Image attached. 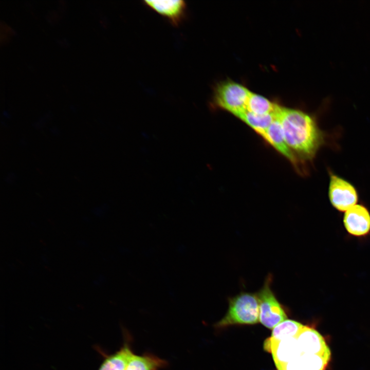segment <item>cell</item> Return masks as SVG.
Returning <instances> with one entry per match:
<instances>
[{"label":"cell","mask_w":370,"mask_h":370,"mask_svg":"<svg viewBox=\"0 0 370 370\" xmlns=\"http://www.w3.org/2000/svg\"><path fill=\"white\" fill-rule=\"evenodd\" d=\"M285 140L300 164L302 174L319 150L328 143L329 135L319 126L316 119L303 111L282 106L278 115Z\"/></svg>","instance_id":"obj_1"},{"label":"cell","mask_w":370,"mask_h":370,"mask_svg":"<svg viewBox=\"0 0 370 370\" xmlns=\"http://www.w3.org/2000/svg\"><path fill=\"white\" fill-rule=\"evenodd\" d=\"M226 315L216 324L218 327L235 324H254L260 322L257 293L241 292L228 299Z\"/></svg>","instance_id":"obj_2"},{"label":"cell","mask_w":370,"mask_h":370,"mask_svg":"<svg viewBox=\"0 0 370 370\" xmlns=\"http://www.w3.org/2000/svg\"><path fill=\"white\" fill-rule=\"evenodd\" d=\"M251 92L243 85L228 81L217 84L214 90L212 104L226 110L237 118L247 111Z\"/></svg>","instance_id":"obj_3"},{"label":"cell","mask_w":370,"mask_h":370,"mask_svg":"<svg viewBox=\"0 0 370 370\" xmlns=\"http://www.w3.org/2000/svg\"><path fill=\"white\" fill-rule=\"evenodd\" d=\"M272 275L269 274L262 288L257 293L259 303L260 322L265 327L273 329L287 320L284 309L271 288Z\"/></svg>","instance_id":"obj_4"},{"label":"cell","mask_w":370,"mask_h":370,"mask_svg":"<svg viewBox=\"0 0 370 370\" xmlns=\"http://www.w3.org/2000/svg\"><path fill=\"white\" fill-rule=\"evenodd\" d=\"M328 197L337 210L345 212L357 205L359 195L357 189L349 181L329 171Z\"/></svg>","instance_id":"obj_5"},{"label":"cell","mask_w":370,"mask_h":370,"mask_svg":"<svg viewBox=\"0 0 370 370\" xmlns=\"http://www.w3.org/2000/svg\"><path fill=\"white\" fill-rule=\"evenodd\" d=\"M343 224L347 232L356 237L370 233V212L362 204H357L345 212Z\"/></svg>","instance_id":"obj_6"},{"label":"cell","mask_w":370,"mask_h":370,"mask_svg":"<svg viewBox=\"0 0 370 370\" xmlns=\"http://www.w3.org/2000/svg\"><path fill=\"white\" fill-rule=\"evenodd\" d=\"M264 348L272 354L275 365L287 363L302 354L295 338L279 342H274L268 338L264 342Z\"/></svg>","instance_id":"obj_7"},{"label":"cell","mask_w":370,"mask_h":370,"mask_svg":"<svg viewBox=\"0 0 370 370\" xmlns=\"http://www.w3.org/2000/svg\"><path fill=\"white\" fill-rule=\"evenodd\" d=\"M303 354L330 356V351L323 337L317 330L304 326L296 338Z\"/></svg>","instance_id":"obj_8"},{"label":"cell","mask_w":370,"mask_h":370,"mask_svg":"<svg viewBox=\"0 0 370 370\" xmlns=\"http://www.w3.org/2000/svg\"><path fill=\"white\" fill-rule=\"evenodd\" d=\"M143 3L174 26L180 25L185 18L187 7L184 1H144Z\"/></svg>","instance_id":"obj_9"},{"label":"cell","mask_w":370,"mask_h":370,"mask_svg":"<svg viewBox=\"0 0 370 370\" xmlns=\"http://www.w3.org/2000/svg\"><path fill=\"white\" fill-rule=\"evenodd\" d=\"M262 138L288 159L297 170L302 174L298 161L286 142L278 117L270 125Z\"/></svg>","instance_id":"obj_10"},{"label":"cell","mask_w":370,"mask_h":370,"mask_svg":"<svg viewBox=\"0 0 370 370\" xmlns=\"http://www.w3.org/2000/svg\"><path fill=\"white\" fill-rule=\"evenodd\" d=\"M168 365L167 362L151 354L138 355L133 354L126 370H160Z\"/></svg>","instance_id":"obj_11"},{"label":"cell","mask_w":370,"mask_h":370,"mask_svg":"<svg viewBox=\"0 0 370 370\" xmlns=\"http://www.w3.org/2000/svg\"><path fill=\"white\" fill-rule=\"evenodd\" d=\"M282 106L273 103L267 98L251 92L247 106V110L257 115L273 114L277 115Z\"/></svg>","instance_id":"obj_12"},{"label":"cell","mask_w":370,"mask_h":370,"mask_svg":"<svg viewBox=\"0 0 370 370\" xmlns=\"http://www.w3.org/2000/svg\"><path fill=\"white\" fill-rule=\"evenodd\" d=\"M277 116L273 114L257 115L247 110L238 118L263 137Z\"/></svg>","instance_id":"obj_13"},{"label":"cell","mask_w":370,"mask_h":370,"mask_svg":"<svg viewBox=\"0 0 370 370\" xmlns=\"http://www.w3.org/2000/svg\"><path fill=\"white\" fill-rule=\"evenodd\" d=\"M133 354L130 345L125 343L119 351L106 358L99 370H126Z\"/></svg>","instance_id":"obj_14"},{"label":"cell","mask_w":370,"mask_h":370,"mask_svg":"<svg viewBox=\"0 0 370 370\" xmlns=\"http://www.w3.org/2000/svg\"><path fill=\"white\" fill-rule=\"evenodd\" d=\"M304 325L291 320H285L275 326L269 339L274 342L291 338H296Z\"/></svg>","instance_id":"obj_15"},{"label":"cell","mask_w":370,"mask_h":370,"mask_svg":"<svg viewBox=\"0 0 370 370\" xmlns=\"http://www.w3.org/2000/svg\"><path fill=\"white\" fill-rule=\"evenodd\" d=\"M300 358L307 370H324L330 356L303 354Z\"/></svg>","instance_id":"obj_16"},{"label":"cell","mask_w":370,"mask_h":370,"mask_svg":"<svg viewBox=\"0 0 370 370\" xmlns=\"http://www.w3.org/2000/svg\"><path fill=\"white\" fill-rule=\"evenodd\" d=\"M275 366L278 370H307L300 356L287 363L275 365Z\"/></svg>","instance_id":"obj_17"}]
</instances>
